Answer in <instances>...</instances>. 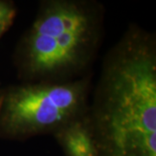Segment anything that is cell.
Wrapping results in <instances>:
<instances>
[{"label":"cell","instance_id":"cell-1","mask_svg":"<svg viewBox=\"0 0 156 156\" xmlns=\"http://www.w3.org/2000/svg\"><path fill=\"white\" fill-rule=\"evenodd\" d=\"M84 117L97 156H156V39L132 24L107 52Z\"/></svg>","mask_w":156,"mask_h":156},{"label":"cell","instance_id":"cell-2","mask_svg":"<svg viewBox=\"0 0 156 156\" xmlns=\"http://www.w3.org/2000/svg\"><path fill=\"white\" fill-rule=\"evenodd\" d=\"M104 8L92 0H44L13 54L22 83L87 76L104 34Z\"/></svg>","mask_w":156,"mask_h":156},{"label":"cell","instance_id":"cell-3","mask_svg":"<svg viewBox=\"0 0 156 156\" xmlns=\"http://www.w3.org/2000/svg\"><path fill=\"white\" fill-rule=\"evenodd\" d=\"M89 75L66 82L22 83L0 89V138L23 140L56 133L87 110Z\"/></svg>","mask_w":156,"mask_h":156},{"label":"cell","instance_id":"cell-4","mask_svg":"<svg viewBox=\"0 0 156 156\" xmlns=\"http://www.w3.org/2000/svg\"><path fill=\"white\" fill-rule=\"evenodd\" d=\"M65 156H97L95 141L84 115L53 134Z\"/></svg>","mask_w":156,"mask_h":156},{"label":"cell","instance_id":"cell-5","mask_svg":"<svg viewBox=\"0 0 156 156\" xmlns=\"http://www.w3.org/2000/svg\"><path fill=\"white\" fill-rule=\"evenodd\" d=\"M17 13V9L14 2L0 0V39L12 26Z\"/></svg>","mask_w":156,"mask_h":156}]
</instances>
